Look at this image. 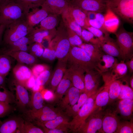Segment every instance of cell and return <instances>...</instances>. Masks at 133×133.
Listing matches in <instances>:
<instances>
[{
	"mask_svg": "<svg viewBox=\"0 0 133 133\" xmlns=\"http://www.w3.org/2000/svg\"><path fill=\"white\" fill-rule=\"evenodd\" d=\"M28 35L33 43L41 44L45 39L50 43L52 37L54 35L48 31L41 30L37 27L33 28Z\"/></svg>",
	"mask_w": 133,
	"mask_h": 133,
	"instance_id": "33",
	"label": "cell"
},
{
	"mask_svg": "<svg viewBox=\"0 0 133 133\" xmlns=\"http://www.w3.org/2000/svg\"><path fill=\"white\" fill-rule=\"evenodd\" d=\"M104 111L103 108L95 109L78 130L77 133H102Z\"/></svg>",
	"mask_w": 133,
	"mask_h": 133,
	"instance_id": "7",
	"label": "cell"
},
{
	"mask_svg": "<svg viewBox=\"0 0 133 133\" xmlns=\"http://www.w3.org/2000/svg\"><path fill=\"white\" fill-rule=\"evenodd\" d=\"M82 36L83 41L87 43L97 45L100 47V41L88 30L82 28Z\"/></svg>",
	"mask_w": 133,
	"mask_h": 133,
	"instance_id": "44",
	"label": "cell"
},
{
	"mask_svg": "<svg viewBox=\"0 0 133 133\" xmlns=\"http://www.w3.org/2000/svg\"><path fill=\"white\" fill-rule=\"evenodd\" d=\"M128 68L124 60L116 63L111 69L107 73L112 81L118 80L124 77L127 73Z\"/></svg>",
	"mask_w": 133,
	"mask_h": 133,
	"instance_id": "32",
	"label": "cell"
},
{
	"mask_svg": "<svg viewBox=\"0 0 133 133\" xmlns=\"http://www.w3.org/2000/svg\"><path fill=\"white\" fill-rule=\"evenodd\" d=\"M107 8L124 20L133 24V0H106Z\"/></svg>",
	"mask_w": 133,
	"mask_h": 133,
	"instance_id": "6",
	"label": "cell"
},
{
	"mask_svg": "<svg viewBox=\"0 0 133 133\" xmlns=\"http://www.w3.org/2000/svg\"><path fill=\"white\" fill-rule=\"evenodd\" d=\"M116 42L121 53L123 59H129L133 57V33L121 28L115 34Z\"/></svg>",
	"mask_w": 133,
	"mask_h": 133,
	"instance_id": "9",
	"label": "cell"
},
{
	"mask_svg": "<svg viewBox=\"0 0 133 133\" xmlns=\"http://www.w3.org/2000/svg\"><path fill=\"white\" fill-rule=\"evenodd\" d=\"M66 116L63 113L53 120L36 123L48 129H60L68 132L69 121Z\"/></svg>",
	"mask_w": 133,
	"mask_h": 133,
	"instance_id": "22",
	"label": "cell"
},
{
	"mask_svg": "<svg viewBox=\"0 0 133 133\" xmlns=\"http://www.w3.org/2000/svg\"><path fill=\"white\" fill-rule=\"evenodd\" d=\"M5 77L0 74V88L4 87Z\"/></svg>",
	"mask_w": 133,
	"mask_h": 133,
	"instance_id": "58",
	"label": "cell"
},
{
	"mask_svg": "<svg viewBox=\"0 0 133 133\" xmlns=\"http://www.w3.org/2000/svg\"><path fill=\"white\" fill-rule=\"evenodd\" d=\"M13 73L15 80L25 87L28 81L33 75L31 69L19 63L14 67Z\"/></svg>",
	"mask_w": 133,
	"mask_h": 133,
	"instance_id": "21",
	"label": "cell"
},
{
	"mask_svg": "<svg viewBox=\"0 0 133 133\" xmlns=\"http://www.w3.org/2000/svg\"><path fill=\"white\" fill-rule=\"evenodd\" d=\"M22 6L26 15L31 9L41 6L44 0H17Z\"/></svg>",
	"mask_w": 133,
	"mask_h": 133,
	"instance_id": "43",
	"label": "cell"
},
{
	"mask_svg": "<svg viewBox=\"0 0 133 133\" xmlns=\"http://www.w3.org/2000/svg\"><path fill=\"white\" fill-rule=\"evenodd\" d=\"M116 111L121 120L133 119V100H117L115 101Z\"/></svg>",
	"mask_w": 133,
	"mask_h": 133,
	"instance_id": "12",
	"label": "cell"
},
{
	"mask_svg": "<svg viewBox=\"0 0 133 133\" xmlns=\"http://www.w3.org/2000/svg\"><path fill=\"white\" fill-rule=\"evenodd\" d=\"M41 126L43 128L44 133H67L66 131L58 129H49L43 126Z\"/></svg>",
	"mask_w": 133,
	"mask_h": 133,
	"instance_id": "54",
	"label": "cell"
},
{
	"mask_svg": "<svg viewBox=\"0 0 133 133\" xmlns=\"http://www.w3.org/2000/svg\"><path fill=\"white\" fill-rule=\"evenodd\" d=\"M84 12L86 14L88 20H93L95 19L96 18V14L97 13L91 11Z\"/></svg>",
	"mask_w": 133,
	"mask_h": 133,
	"instance_id": "56",
	"label": "cell"
},
{
	"mask_svg": "<svg viewBox=\"0 0 133 133\" xmlns=\"http://www.w3.org/2000/svg\"><path fill=\"white\" fill-rule=\"evenodd\" d=\"M65 27L71 46H78L83 43L80 37L75 32L66 26Z\"/></svg>",
	"mask_w": 133,
	"mask_h": 133,
	"instance_id": "46",
	"label": "cell"
},
{
	"mask_svg": "<svg viewBox=\"0 0 133 133\" xmlns=\"http://www.w3.org/2000/svg\"><path fill=\"white\" fill-rule=\"evenodd\" d=\"M102 88V86L99 88L88 98L77 114L69 122V130L74 133H77L78 130L92 112L96 97Z\"/></svg>",
	"mask_w": 133,
	"mask_h": 133,
	"instance_id": "5",
	"label": "cell"
},
{
	"mask_svg": "<svg viewBox=\"0 0 133 133\" xmlns=\"http://www.w3.org/2000/svg\"><path fill=\"white\" fill-rule=\"evenodd\" d=\"M44 98L41 92L34 91L32 95L30 104L32 110H36L43 107Z\"/></svg>",
	"mask_w": 133,
	"mask_h": 133,
	"instance_id": "38",
	"label": "cell"
},
{
	"mask_svg": "<svg viewBox=\"0 0 133 133\" xmlns=\"http://www.w3.org/2000/svg\"><path fill=\"white\" fill-rule=\"evenodd\" d=\"M44 48L41 43H34L31 45L29 52L36 58L41 57Z\"/></svg>",
	"mask_w": 133,
	"mask_h": 133,
	"instance_id": "49",
	"label": "cell"
},
{
	"mask_svg": "<svg viewBox=\"0 0 133 133\" xmlns=\"http://www.w3.org/2000/svg\"><path fill=\"white\" fill-rule=\"evenodd\" d=\"M120 86L121 81L118 80L113 81L111 82L109 89L108 104L118 100L120 91Z\"/></svg>",
	"mask_w": 133,
	"mask_h": 133,
	"instance_id": "37",
	"label": "cell"
},
{
	"mask_svg": "<svg viewBox=\"0 0 133 133\" xmlns=\"http://www.w3.org/2000/svg\"><path fill=\"white\" fill-rule=\"evenodd\" d=\"M49 69H50L49 66L46 65L35 64L32 67L31 70L33 75L36 78L41 73Z\"/></svg>",
	"mask_w": 133,
	"mask_h": 133,
	"instance_id": "51",
	"label": "cell"
},
{
	"mask_svg": "<svg viewBox=\"0 0 133 133\" xmlns=\"http://www.w3.org/2000/svg\"><path fill=\"white\" fill-rule=\"evenodd\" d=\"M34 43L28 35L19 40L5 45L2 49L11 51H21L29 52L31 44Z\"/></svg>",
	"mask_w": 133,
	"mask_h": 133,
	"instance_id": "25",
	"label": "cell"
},
{
	"mask_svg": "<svg viewBox=\"0 0 133 133\" xmlns=\"http://www.w3.org/2000/svg\"><path fill=\"white\" fill-rule=\"evenodd\" d=\"M35 78V77L33 75L27 82L25 87L32 89L34 84Z\"/></svg>",
	"mask_w": 133,
	"mask_h": 133,
	"instance_id": "55",
	"label": "cell"
},
{
	"mask_svg": "<svg viewBox=\"0 0 133 133\" xmlns=\"http://www.w3.org/2000/svg\"><path fill=\"white\" fill-rule=\"evenodd\" d=\"M61 15L64 25L75 32L82 40V28L81 27L70 15L66 9L61 14Z\"/></svg>",
	"mask_w": 133,
	"mask_h": 133,
	"instance_id": "35",
	"label": "cell"
},
{
	"mask_svg": "<svg viewBox=\"0 0 133 133\" xmlns=\"http://www.w3.org/2000/svg\"><path fill=\"white\" fill-rule=\"evenodd\" d=\"M82 93L78 89L71 85L59 102L60 109L65 110L73 106L77 102Z\"/></svg>",
	"mask_w": 133,
	"mask_h": 133,
	"instance_id": "13",
	"label": "cell"
},
{
	"mask_svg": "<svg viewBox=\"0 0 133 133\" xmlns=\"http://www.w3.org/2000/svg\"><path fill=\"white\" fill-rule=\"evenodd\" d=\"M65 27V29L61 28L57 31L55 37L49 43L48 48L55 51L58 61H67L71 47Z\"/></svg>",
	"mask_w": 133,
	"mask_h": 133,
	"instance_id": "4",
	"label": "cell"
},
{
	"mask_svg": "<svg viewBox=\"0 0 133 133\" xmlns=\"http://www.w3.org/2000/svg\"><path fill=\"white\" fill-rule=\"evenodd\" d=\"M67 67V61H58L55 70L50 79V87L53 93L62 79Z\"/></svg>",
	"mask_w": 133,
	"mask_h": 133,
	"instance_id": "23",
	"label": "cell"
},
{
	"mask_svg": "<svg viewBox=\"0 0 133 133\" xmlns=\"http://www.w3.org/2000/svg\"><path fill=\"white\" fill-rule=\"evenodd\" d=\"M66 10L82 28L85 29L87 27L90 26L85 13L82 10L70 5Z\"/></svg>",
	"mask_w": 133,
	"mask_h": 133,
	"instance_id": "27",
	"label": "cell"
},
{
	"mask_svg": "<svg viewBox=\"0 0 133 133\" xmlns=\"http://www.w3.org/2000/svg\"><path fill=\"white\" fill-rule=\"evenodd\" d=\"M72 85L69 71L67 68L62 79L54 93L53 101L59 102Z\"/></svg>",
	"mask_w": 133,
	"mask_h": 133,
	"instance_id": "18",
	"label": "cell"
},
{
	"mask_svg": "<svg viewBox=\"0 0 133 133\" xmlns=\"http://www.w3.org/2000/svg\"></svg>",
	"mask_w": 133,
	"mask_h": 133,
	"instance_id": "62",
	"label": "cell"
},
{
	"mask_svg": "<svg viewBox=\"0 0 133 133\" xmlns=\"http://www.w3.org/2000/svg\"><path fill=\"white\" fill-rule=\"evenodd\" d=\"M32 10L26 15L25 18L28 25L32 28L39 23L50 14L48 11L42 7L40 9L37 8Z\"/></svg>",
	"mask_w": 133,
	"mask_h": 133,
	"instance_id": "20",
	"label": "cell"
},
{
	"mask_svg": "<svg viewBox=\"0 0 133 133\" xmlns=\"http://www.w3.org/2000/svg\"><path fill=\"white\" fill-rule=\"evenodd\" d=\"M12 109V107L10 104L0 101V118L6 115Z\"/></svg>",
	"mask_w": 133,
	"mask_h": 133,
	"instance_id": "52",
	"label": "cell"
},
{
	"mask_svg": "<svg viewBox=\"0 0 133 133\" xmlns=\"http://www.w3.org/2000/svg\"><path fill=\"white\" fill-rule=\"evenodd\" d=\"M101 77V74L95 69H92L85 72L84 91H97L99 88Z\"/></svg>",
	"mask_w": 133,
	"mask_h": 133,
	"instance_id": "15",
	"label": "cell"
},
{
	"mask_svg": "<svg viewBox=\"0 0 133 133\" xmlns=\"http://www.w3.org/2000/svg\"><path fill=\"white\" fill-rule=\"evenodd\" d=\"M0 101L10 104L15 102L16 100L13 93L4 88L2 91L0 90Z\"/></svg>",
	"mask_w": 133,
	"mask_h": 133,
	"instance_id": "47",
	"label": "cell"
},
{
	"mask_svg": "<svg viewBox=\"0 0 133 133\" xmlns=\"http://www.w3.org/2000/svg\"><path fill=\"white\" fill-rule=\"evenodd\" d=\"M5 26L3 25H0V42L2 39Z\"/></svg>",
	"mask_w": 133,
	"mask_h": 133,
	"instance_id": "59",
	"label": "cell"
},
{
	"mask_svg": "<svg viewBox=\"0 0 133 133\" xmlns=\"http://www.w3.org/2000/svg\"><path fill=\"white\" fill-rule=\"evenodd\" d=\"M70 5L69 0H44L41 6L50 14L57 15L61 14Z\"/></svg>",
	"mask_w": 133,
	"mask_h": 133,
	"instance_id": "16",
	"label": "cell"
},
{
	"mask_svg": "<svg viewBox=\"0 0 133 133\" xmlns=\"http://www.w3.org/2000/svg\"><path fill=\"white\" fill-rule=\"evenodd\" d=\"M0 0V3L2 0Z\"/></svg>",
	"mask_w": 133,
	"mask_h": 133,
	"instance_id": "61",
	"label": "cell"
},
{
	"mask_svg": "<svg viewBox=\"0 0 133 133\" xmlns=\"http://www.w3.org/2000/svg\"><path fill=\"white\" fill-rule=\"evenodd\" d=\"M57 15L50 14L40 22L39 28L41 30L48 31L55 35L52 33H56V32H52V31L55 30L58 23Z\"/></svg>",
	"mask_w": 133,
	"mask_h": 133,
	"instance_id": "36",
	"label": "cell"
},
{
	"mask_svg": "<svg viewBox=\"0 0 133 133\" xmlns=\"http://www.w3.org/2000/svg\"><path fill=\"white\" fill-rule=\"evenodd\" d=\"M13 84L16 92V101L19 108L24 109L30 103L28 92L26 87L15 80L13 82Z\"/></svg>",
	"mask_w": 133,
	"mask_h": 133,
	"instance_id": "24",
	"label": "cell"
},
{
	"mask_svg": "<svg viewBox=\"0 0 133 133\" xmlns=\"http://www.w3.org/2000/svg\"><path fill=\"white\" fill-rule=\"evenodd\" d=\"M51 75V71L50 69L46 70L35 78V81L41 86L42 87L48 82Z\"/></svg>",
	"mask_w": 133,
	"mask_h": 133,
	"instance_id": "48",
	"label": "cell"
},
{
	"mask_svg": "<svg viewBox=\"0 0 133 133\" xmlns=\"http://www.w3.org/2000/svg\"><path fill=\"white\" fill-rule=\"evenodd\" d=\"M41 57L49 62H52L56 58L55 51L49 48H45Z\"/></svg>",
	"mask_w": 133,
	"mask_h": 133,
	"instance_id": "50",
	"label": "cell"
},
{
	"mask_svg": "<svg viewBox=\"0 0 133 133\" xmlns=\"http://www.w3.org/2000/svg\"><path fill=\"white\" fill-rule=\"evenodd\" d=\"M97 90L95 91H84L82 93L77 103L71 107L65 110L64 114L67 116L73 117L75 116L88 98Z\"/></svg>",
	"mask_w": 133,
	"mask_h": 133,
	"instance_id": "29",
	"label": "cell"
},
{
	"mask_svg": "<svg viewBox=\"0 0 133 133\" xmlns=\"http://www.w3.org/2000/svg\"><path fill=\"white\" fill-rule=\"evenodd\" d=\"M106 0H71L70 5L84 12L91 11L101 13L107 9Z\"/></svg>",
	"mask_w": 133,
	"mask_h": 133,
	"instance_id": "11",
	"label": "cell"
},
{
	"mask_svg": "<svg viewBox=\"0 0 133 133\" xmlns=\"http://www.w3.org/2000/svg\"><path fill=\"white\" fill-rule=\"evenodd\" d=\"M25 113L28 121L34 120L37 123L53 120L64 113L60 109L49 105H44L38 110L31 109L26 111Z\"/></svg>",
	"mask_w": 133,
	"mask_h": 133,
	"instance_id": "8",
	"label": "cell"
},
{
	"mask_svg": "<svg viewBox=\"0 0 133 133\" xmlns=\"http://www.w3.org/2000/svg\"><path fill=\"white\" fill-rule=\"evenodd\" d=\"M0 52L13 58L19 63L22 64L32 65L35 64L37 62L36 57L26 51H8L2 49L0 50Z\"/></svg>",
	"mask_w": 133,
	"mask_h": 133,
	"instance_id": "14",
	"label": "cell"
},
{
	"mask_svg": "<svg viewBox=\"0 0 133 133\" xmlns=\"http://www.w3.org/2000/svg\"><path fill=\"white\" fill-rule=\"evenodd\" d=\"M133 133V120H121L115 133Z\"/></svg>",
	"mask_w": 133,
	"mask_h": 133,
	"instance_id": "45",
	"label": "cell"
},
{
	"mask_svg": "<svg viewBox=\"0 0 133 133\" xmlns=\"http://www.w3.org/2000/svg\"><path fill=\"white\" fill-rule=\"evenodd\" d=\"M71 79L73 86L78 89L82 93L84 91V73L83 68L75 66H68Z\"/></svg>",
	"mask_w": 133,
	"mask_h": 133,
	"instance_id": "19",
	"label": "cell"
},
{
	"mask_svg": "<svg viewBox=\"0 0 133 133\" xmlns=\"http://www.w3.org/2000/svg\"><path fill=\"white\" fill-rule=\"evenodd\" d=\"M100 47L106 54L123 59L121 53L116 41L111 38L109 34L104 35V39L100 41Z\"/></svg>",
	"mask_w": 133,
	"mask_h": 133,
	"instance_id": "17",
	"label": "cell"
},
{
	"mask_svg": "<svg viewBox=\"0 0 133 133\" xmlns=\"http://www.w3.org/2000/svg\"><path fill=\"white\" fill-rule=\"evenodd\" d=\"M24 120L16 118L5 121L0 126V133H17Z\"/></svg>",
	"mask_w": 133,
	"mask_h": 133,
	"instance_id": "31",
	"label": "cell"
},
{
	"mask_svg": "<svg viewBox=\"0 0 133 133\" xmlns=\"http://www.w3.org/2000/svg\"><path fill=\"white\" fill-rule=\"evenodd\" d=\"M67 66L80 67L85 72L92 69L98 70L96 64L89 55L77 46H71L67 57Z\"/></svg>",
	"mask_w": 133,
	"mask_h": 133,
	"instance_id": "2",
	"label": "cell"
},
{
	"mask_svg": "<svg viewBox=\"0 0 133 133\" xmlns=\"http://www.w3.org/2000/svg\"><path fill=\"white\" fill-rule=\"evenodd\" d=\"M104 82V85L102 86V89L98 93L96 97L92 111L98 108H103L108 103L109 100V89L111 82Z\"/></svg>",
	"mask_w": 133,
	"mask_h": 133,
	"instance_id": "28",
	"label": "cell"
},
{
	"mask_svg": "<svg viewBox=\"0 0 133 133\" xmlns=\"http://www.w3.org/2000/svg\"><path fill=\"white\" fill-rule=\"evenodd\" d=\"M78 47L86 51L94 61L97 64L100 61L104 54L98 46L88 43H83Z\"/></svg>",
	"mask_w": 133,
	"mask_h": 133,
	"instance_id": "30",
	"label": "cell"
},
{
	"mask_svg": "<svg viewBox=\"0 0 133 133\" xmlns=\"http://www.w3.org/2000/svg\"><path fill=\"white\" fill-rule=\"evenodd\" d=\"M104 16V25L105 29L109 33L115 34L118 28L120 21L118 16L112 11L107 8Z\"/></svg>",
	"mask_w": 133,
	"mask_h": 133,
	"instance_id": "26",
	"label": "cell"
},
{
	"mask_svg": "<svg viewBox=\"0 0 133 133\" xmlns=\"http://www.w3.org/2000/svg\"><path fill=\"white\" fill-rule=\"evenodd\" d=\"M103 108V133H115L121 121L116 112L115 101L108 104Z\"/></svg>",
	"mask_w": 133,
	"mask_h": 133,
	"instance_id": "10",
	"label": "cell"
},
{
	"mask_svg": "<svg viewBox=\"0 0 133 133\" xmlns=\"http://www.w3.org/2000/svg\"></svg>",
	"mask_w": 133,
	"mask_h": 133,
	"instance_id": "63",
	"label": "cell"
},
{
	"mask_svg": "<svg viewBox=\"0 0 133 133\" xmlns=\"http://www.w3.org/2000/svg\"><path fill=\"white\" fill-rule=\"evenodd\" d=\"M125 83L121 81V89L118 100L127 99L133 100V89L130 86L126 80Z\"/></svg>",
	"mask_w": 133,
	"mask_h": 133,
	"instance_id": "42",
	"label": "cell"
},
{
	"mask_svg": "<svg viewBox=\"0 0 133 133\" xmlns=\"http://www.w3.org/2000/svg\"><path fill=\"white\" fill-rule=\"evenodd\" d=\"M117 62V60L115 57L104 54L100 61L97 64V70L101 73L108 72Z\"/></svg>",
	"mask_w": 133,
	"mask_h": 133,
	"instance_id": "34",
	"label": "cell"
},
{
	"mask_svg": "<svg viewBox=\"0 0 133 133\" xmlns=\"http://www.w3.org/2000/svg\"><path fill=\"white\" fill-rule=\"evenodd\" d=\"M9 57L4 54H0V74L5 77L9 73L11 67Z\"/></svg>",
	"mask_w": 133,
	"mask_h": 133,
	"instance_id": "40",
	"label": "cell"
},
{
	"mask_svg": "<svg viewBox=\"0 0 133 133\" xmlns=\"http://www.w3.org/2000/svg\"><path fill=\"white\" fill-rule=\"evenodd\" d=\"M125 63L128 68L130 73L133 72V57H132Z\"/></svg>",
	"mask_w": 133,
	"mask_h": 133,
	"instance_id": "57",
	"label": "cell"
},
{
	"mask_svg": "<svg viewBox=\"0 0 133 133\" xmlns=\"http://www.w3.org/2000/svg\"><path fill=\"white\" fill-rule=\"evenodd\" d=\"M85 29L91 32L100 41L104 39V34L101 30L91 26L87 27Z\"/></svg>",
	"mask_w": 133,
	"mask_h": 133,
	"instance_id": "53",
	"label": "cell"
},
{
	"mask_svg": "<svg viewBox=\"0 0 133 133\" xmlns=\"http://www.w3.org/2000/svg\"></svg>",
	"mask_w": 133,
	"mask_h": 133,
	"instance_id": "64",
	"label": "cell"
},
{
	"mask_svg": "<svg viewBox=\"0 0 133 133\" xmlns=\"http://www.w3.org/2000/svg\"><path fill=\"white\" fill-rule=\"evenodd\" d=\"M17 132L22 133H43V130L36 127L29 121L24 120Z\"/></svg>",
	"mask_w": 133,
	"mask_h": 133,
	"instance_id": "41",
	"label": "cell"
},
{
	"mask_svg": "<svg viewBox=\"0 0 133 133\" xmlns=\"http://www.w3.org/2000/svg\"><path fill=\"white\" fill-rule=\"evenodd\" d=\"M33 28L29 27L25 19L14 21L5 26L3 42L6 45L17 41L27 35Z\"/></svg>",
	"mask_w": 133,
	"mask_h": 133,
	"instance_id": "3",
	"label": "cell"
},
{
	"mask_svg": "<svg viewBox=\"0 0 133 133\" xmlns=\"http://www.w3.org/2000/svg\"><path fill=\"white\" fill-rule=\"evenodd\" d=\"M130 87L133 89V74L132 75L130 78Z\"/></svg>",
	"mask_w": 133,
	"mask_h": 133,
	"instance_id": "60",
	"label": "cell"
},
{
	"mask_svg": "<svg viewBox=\"0 0 133 133\" xmlns=\"http://www.w3.org/2000/svg\"><path fill=\"white\" fill-rule=\"evenodd\" d=\"M88 21L90 26L101 30L104 35L109 34L105 29L104 16L101 13H97L95 19L88 20Z\"/></svg>",
	"mask_w": 133,
	"mask_h": 133,
	"instance_id": "39",
	"label": "cell"
},
{
	"mask_svg": "<svg viewBox=\"0 0 133 133\" xmlns=\"http://www.w3.org/2000/svg\"><path fill=\"white\" fill-rule=\"evenodd\" d=\"M23 8L17 0H3L0 3V25H6L25 19Z\"/></svg>",
	"mask_w": 133,
	"mask_h": 133,
	"instance_id": "1",
	"label": "cell"
}]
</instances>
